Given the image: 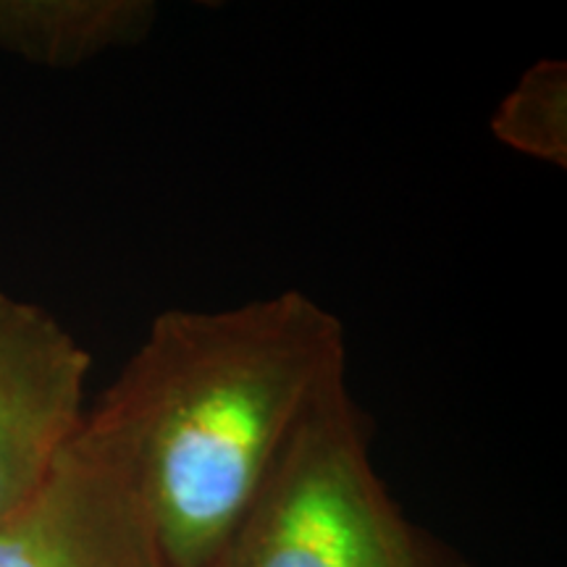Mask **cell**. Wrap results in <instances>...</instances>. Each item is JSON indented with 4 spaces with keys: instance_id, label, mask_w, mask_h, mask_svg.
Instances as JSON below:
<instances>
[{
    "instance_id": "cell-1",
    "label": "cell",
    "mask_w": 567,
    "mask_h": 567,
    "mask_svg": "<svg viewBox=\"0 0 567 567\" xmlns=\"http://www.w3.org/2000/svg\"><path fill=\"white\" fill-rule=\"evenodd\" d=\"M347 379V334L310 295L166 310L87 421L118 446L166 567H205L305 415Z\"/></svg>"
},
{
    "instance_id": "cell-2",
    "label": "cell",
    "mask_w": 567,
    "mask_h": 567,
    "mask_svg": "<svg viewBox=\"0 0 567 567\" xmlns=\"http://www.w3.org/2000/svg\"><path fill=\"white\" fill-rule=\"evenodd\" d=\"M205 567H467L402 513L347 379L321 394Z\"/></svg>"
},
{
    "instance_id": "cell-3",
    "label": "cell",
    "mask_w": 567,
    "mask_h": 567,
    "mask_svg": "<svg viewBox=\"0 0 567 567\" xmlns=\"http://www.w3.org/2000/svg\"><path fill=\"white\" fill-rule=\"evenodd\" d=\"M0 567H166L130 463L90 421L0 520Z\"/></svg>"
},
{
    "instance_id": "cell-4",
    "label": "cell",
    "mask_w": 567,
    "mask_h": 567,
    "mask_svg": "<svg viewBox=\"0 0 567 567\" xmlns=\"http://www.w3.org/2000/svg\"><path fill=\"white\" fill-rule=\"evenodd\" d=\"M90 354L48 310L0 289V520L42 486L84 421Z\"/></svg>"
},
{
    "instance_id": "cell-5",
    "label": "cell",
    "mask_w": 567,
    "mask_h": 567,
    "mask_svg": "<svg viewBox=\"0 0 567 567\" xmlns=\"http://www.w3.org/2000/svg\"><path fill=\"white\" fill-rule=\"evenodd\" d=\"M153 0H0V51L42 69H76L151 38Z\"/></svg>"
},
{
    "instance_id": "cell-6",
    "label": "cell",
    "mask_w": 567,
    "mask_h": 567,
    "mask_svg": "<svg viewBox=\"0 0 567 567\" xmlns=\"http://www.w3.org/2000/svg\"><path fill=\"white\" fill-rule=\"evenodd\" d=\"M494 137L528 158L567 163V66L542 59L520 74L492 116Z\"/></svg>"
}]
</instances>
